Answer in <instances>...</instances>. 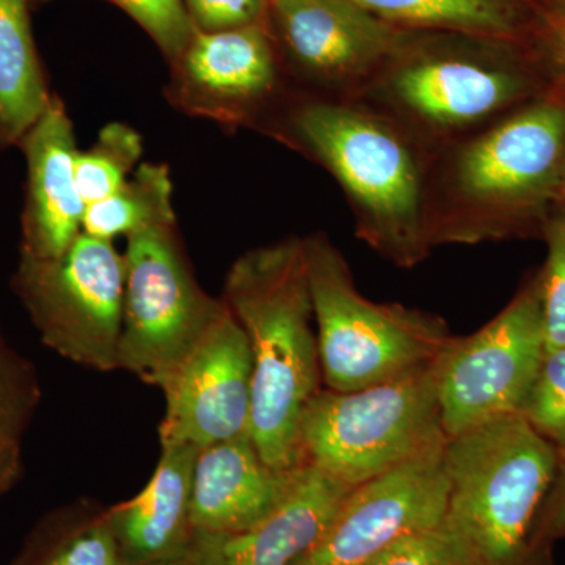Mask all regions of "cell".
Here are the masks:
<instances>
[{
	"mask_svg": "<svg viewBox=\"0 0 565 565\" xmlns=\"http://www.w3.org/2000/svg\"><path fill=\"white\" fill-rule=\"evenodd\" d=\"M552 61L559 81V90L565 93V18L555 21L552 28Z\"/></svg>",
	"mask_w": 565,
	"mask_h": 565,
	"instance_id": "1f68e13d",
	"label": "cell"
},
{
	"mask_svg": "<svg viewBox=\"0 0 565 565\" xmlns=\"http://www.w3.org/2000/svg\"><path fill=\"white\" fill-rule=\"evenodd\" d=\"M29 2L0 0V150L21 143L52 96L33 41Z\"/></svg>",
	"mask_w": 565,
	"mask_h": 565,
	"instance_id": "d6986e66",
	"label": "cell"
},
{
	"mask_svg": "<svg viewBox=\"0 0 565 565\" xmlns=\"http://www.w3.org/2000/svg\"><path fill=\"white\" fill-rule=\"evenodd\" d=\"M200 32H221L263 24L269 0H182Z\"/></svg>",
	"mask_w": 565,
	"mask_h": 565,
	"instance_id": "f1b7e54d",
	"label": "cell"
},
{
	"mask_svg": "<svg viewBox=\"0 0 565 565\" xmlns=\"http://www.w3.org/2000/svg\"><path fill=\"white\" fill-rule=\"evenodd\" d=\"M561 202L564 203L565 207V170H564V178H563V185H561Z\"/></svg>",
	"mask_w": 565,
	"mask_h": 565,
	"instance_id": "d6a6232c",
	"label": "cell"
},
{
	"mask_svg": "<svg viewBox=\"0 0 565 565\" xmlns=\"http://www.w3.org/2000/svg\"><path fill=\"white\" fill-rule=\"evenodd\" d=\"M141 137L131 126L109 122L87 151H77L74 178L82 202L92 204L106 199L128 181L140 161Z\"/></svg>",
	"mask_w": 565,
	"mask_h": 565,
	"instance_id": "603a6c76",
	"label": "cell"
},
{
	"mask_svg": "<svg viewBox=\"0 0 565 565\" xmlns=\"http://www.w3.org/2000/svg\"><path fill=\"white\" fill-rule=\"evenodd\" d=\"M28 161V189L21 217V255L55 258L82 233L87 204L74 178L77 147L65 106L51 96L46 110L18 145Z\"/></svg>",
	"mask_w": 565,
	"mask_h": 565,
	"instance_id": "9a60e30c",
	"label": "cell"
},
{
	"mask_svg": "<svg viewBox=\"0 0 565 565\" xmlns=\"http://www.w3.org/2000/svg\"><path fill=\"white\" fill-rule=\"evenodd\" d=\"M41 403L35 364L0 330V498L21 481L24 441Z\"/></svg>",
	"mask_w": 565,
	"mask_h": 565,
	"instance_id": "7402d4cb",
	"label": "cell"
},
{
	"mask_svg": "<svg viewBox=\"0 0 565 565\" xmlns=\"http://www.w3.org/2000/svg\"><path fill=\"white\" fill-rule=\"evenodd\" d=\"M352 489L303 462L288 494L263 522L226 537V565H292L322 537Z\"/></svg>",
	"mask_w": 565,
	"mask_h": 565,
	"instance_id": "ac0fdd59",
	"label": "cell"
},
{
	"mask_svg": "<svg viewBox=\"0 0 565 565\" xmlns=\"http://www.w3.org/2000/svg\"><path fill=\"white\" fill-rule=\"evenodd\" d=\"M557 460L556 446L516 414L446 440L444 525L478 565H555L535 544V526Z\"/></svg>",
	"mask_w": 565,
	"mask_h": 565,
	"instance_id": "277c9868",
	"label": "cell"
},
{
	"mask_svg": "<svg viewBox=\"0 0 565 565\" xmlns=\"http://www.w3.org/2000/svg\"><path fill=\"white\" fill-rule=\"evenodd\" d=\"M565 93L527 104L456 148L429 181L430 244L503 239L561 199Z\"/></svg>",
	"mask_w": 565,
	"mask_h": 565,
	"instance_id": "7a4b0ae2",
	"label": "cell"
},
{
	"mask_svg": "<svg viewBox=\"0 0 565 565\" xmlns=\"http://www.w3.org/2000/svg\"><path fill=\"white\" fill-rule=\"evenodd\" d=\"M118 370L161 386L222 308L193 277L177 221L129 234Z\"/></svg>",
	"mask_w": 565,
	"mask_h": 565,
	"instance_id": "ba28073f",
	"label": "cell"
},
{
	"mask_svg": "<svg viewBox=\"0 0 565 565\" xmlns=\"http://www.w3.org/2000/svg\"><path fill=\"white\" fill-rule=\"evenodd\" d=\"M516 415L557 449H565V348L545 352Z\"/></svg>",
	"mask_w": 565,
	"mask_h": 565,
	"instance_id": "cb8c5ba5",
	"label": "cell"
},
{
	"mask_svg": "<svg viewBox=\"0 0 565 565\" xmlns=\"http://www.w3.org/2000/svg\"><path fill=\"white\" fill-rule=\"evenodd\" d=\"M546 352L539 280L481 330L452 338L437 360L438 401L448 438L515 415Z\"/></svg>",
	"mask_w": 565,
	"mask_h": 565,
	"instance_id": "9c48e42d",
	"label": "cell"
},
{
	"mask_svg": "<svg viewBox=\"0 0 565 565\" xmlns=\"http://www.w3.org/2000/svg\"><path fill=\"white\" fill-rule=\"evenodd\" d=\"M448 440L437 362L356 392L319 390L299 423L303 462L356 487Z\"/></svg>",
	"mask_w": 565,
	"mask_h": 565,
	"instance_id": "8992f818",
	"label": "cell"
},
{
	"mask_svg": "<svg viewBox=\"0 0 565 565\" xmlns=\"http://www.w3.org/2000/svg\"><path fill=\"white\" fill-rule=\"evenodd\" d=\"M222 300L250 345L253 444L275 470H296L303 463L300 416L322 382L303 239L244 253L226 274Z\"/></svg>",
	"mask_w": 565,
	"mask_h": 565,
	"instance_id": "6da1fadb",
	"label": "cell"
},
{
	"mask_svg": "<svg viewBox=\"0 0 565 565\" xmlns=\"http://www.w3.org/2000/svg\"><path fill=\"white\" fill-rule=\"evenodd\" d=\"M297 468L275 470L250 434L200 449L192 479L193 531L232 537L252 530L288 494Z\"/></svg>",
	"mask_w": 565,
	"mask_h": 565,
	"instance_id": "2e32d148",
	"label": "cell"
},
{
	"mask_svg": "<svg viewBox=\"0 0 565 565\" xmlns=\"http://www.w3.org/2000/svg\"><path fill=\"white\" fill-rule=\"evenodd\" d=\"M252 386L247 334L223 302L191 352L159 386L166 397L161 444L202 449L250 434Z\"/></svg>",
	"mask_w": 565,
	"mask_h": 565,
	"instance_id": "8fae6325",
	"label": "cell"
},
{
	"mask_svg": "<svg viewBox=\"0 0 565 565\" xmlns=\"http://www.w3.org/2000/svg\"><path fill=\"white\" fill-rule=\"evenodd\" d=\"M363 565H478L473 553L444 525L412 533Z\"/></svg>",
	"mask_w": 565,
	"mask_h": 565,
	"instance_id": "484cf974",
	"label": "cell"
},
{
	"mask_svg": "<svg viewBox=\"0 0 565 565\" xmlns=\"http://www.w3.org/2000/svg\"><path fill=\"white\" fill-rule=\"evenodd\" d=\"M559 451V460L552 489L546 494L537 526H535V544L539 548L553 552L555 542L565 539V449Z\"/></svg>",
	"mask_w": 565,
	"mask_h": 565,
	"instance_id": "f546056e",
	"label": "cell"
},
{
	"mask_svg": "<svg viewBox=\"0 0 565 565\" xmlns=\"http://www.w3.org/2000/svg\"><path fill=\"white\" fill-rule=\"evenodd\" d=\"M289 136L340 182L356 236L403 269L429 255V181L415 137L348 99H315L289 115Z\"/></svg>",
	"mask_w": 565,
	"mask_h": 565,
	"instance_id": "3957f363",
	"label": "cell"
},
{
	"mask_svg": "<svg viewBox=\"0 0 565 565\" xmlns=\"http://www.w3.org/2000/svg\"><path fill=\"white\" fill-rule=\"evenodd\" d=\"M11 288L46 348L88 370H118L125 256L111 241L82 232L55 258L21 255Z\"/></svg>",
	"mask_w": 565,
	"mask_h": 565,
	"instance_id": "52a82bcc",
	"label": "cell"
},
{
	"mask_svg": "<svg viewBox=\"0 0 565 565\" xmlns=\"http://www.w3.org/2000/svg\"><path fill=\"white\" fill-rule=\"evenodd\" d=\"M129 14L174 62L191 43L196 28L182 0H110Z\"/></svg>",
	"mask_w": 565,
	"mask_h": 565,
	"instance_id": "4316f807",
	"label": "cell"
},
{
	"mask_svg": "<svg viewBox=\"0 0 565 565\" xmlns=\"http://www.w3.org/2000/svg\"><path fill=\"white\" fill-rule=\"evenodd\" d=\"M303 247L327 390L349 393L396 381L437 362L451 343L438 316L362 296L329 237H305Z\"/></svg>",
	"mask_w": 565,
	"mask_h": 565,
	"instance_id": "5b68a950",
	"label": "cell"
},
{
	"mask_svg": "<svg viewBox=\"0 0 565 565\" xmlns=\"http://www.w3.org/2000/svg\"><path fill=\"white\" fill-rule=\"evenodd\" d=\"M173 65L172 102L215 120H244L277 87V62L263 24L196 31Z\"/></svg>",
	"mask_w": 565,
	"mask_h": 565,
	"instance_id": "5bb4252c",
	"label": "cell"
},
{
	"mask_svg": "<svg viewBox=\"0 0 565 565\" xmlns=\"http://www.w3.org/2000/svg\"><path fill=\"white\" fill-rule=\"evenodd\" d=\"M226 535L193 533L189 544L163 565H226Z\"/></svg>",
	"mask_w": 565,
	"mask_h": 565,
	"instance_id": "4dcf8cb0",
	"label": "cell"
},
{
	"mask_svg": "<svg viewBox=\"0 0 565 565\" xmlns=\"http://www.w3.org/2000/svg\"><path fill=\"white\" fill-rule=\"evenodd\" d=\"M366 88L412 136L449 140L482 131L533 93L522 70L489 55L399 52Z\"/></svg>",
	"mask_w": 565,
	"mask_h": 565,
	"instance_id": "30bf717a",
	"label": "cell"
},
{
	"mask_svg": "<svg viewBox=\"0 0 565 565\" xmlns=\"http://www.w3.org/2000/svg\"><path fill=\"white\" fill-rule=\"evenodd\" d=\"M200 448L161 444L151 481L107 512L125 565H163L191 541L193 468Z\"/></svg>",
	"mask_w": 565,
	"mask_h": 565,
	"instance_id": "e0dca14e",
	"label": "cell"
},
{
	"mask_svg": "<svg viewBox=\"0 0 565 565\" xmlns=\"http://www.w3.org/2000/svg\"><path fill=\"white\" fill-rule=\"evenodd\" d=\"M375 18L399 29L465 33L508 40L519 31L515 0H351Z\"/></svg>",
	"mask_w": 565,
	"mask_h": 565,
	"instance_id": "ffe728a7",
	"label": "cell"
},
{
	"mask_svg": "<svg viewBox=\"0 0 565 565\" xmlns=\"http://www.w3.org/2000/svg\"><path fill=\"white\" fill-rule=\"evenodd\" d=\"M296 65L323 87L366 90L403 50L399 29L351 0H269Z\"/></svg>",
	"mask_w": 565,
	"mask_h": 565,
	"instance_id": "4fadbf2b",
	"label": "cell"
},
{
	"mask_svg": "<svg viewBox=\"0 0 565 565\" xmlns=\"http://www.w3.org/2000/svg\"><path fill=\"white\" fill-rule=\"evenodd\" d=\"M548 256L539 280L545 348H565V212L545 223Z\"/></svg>",
	"mask_w": 565,
	"mask_h": 565,
	"instance_id": "d4e9b609",
	"label": "cell"
},
{
	"mask_svg": "<svg viewBox=\"0 0 565 565\" xmlns=\"http://www.w3.org/2000/svg\"><path fill=\"white\" fill-rule=\"evenodd\" d=\"M39 565H125L107 512L71 527Z\"/></svg>",
	"mask_w": 565,
	"mask_h": 565,
	"instance_id": "83f0119b",
	"label": "cell"
},
{
	"mask_svg": "<svg viewBox=\"0 0 565 565\" xmlns=\"http://www.w3.org/2000/svg\"><path fill=\"white\" fill-rule=\"evenodd\" d=\"M445 445L353 487L322 537L292 565H363L405 535L440 525L449 492Z\"/></svg>",
	"mask_w": 565,
	"mask_h": 565,
	"instance_id": "7c38bea8",
	"label": "cell"
},
{
	"mask_svg": "<svg viewBox=\"0 0 565 565\" xmlns=\"http://www.w3.org/2000/svg\"><path fill=\"white\" fill-rule=\"evenodd\" d=\"M174 221L169 169L162 163H141L131 180L85 207L82 232L114 241L121 234L128 237L156 223Z\"/></svg>",
	"mask_w": 565,
	"mask_h": 565,
	"instance_id": "44dd1931",
	"label": "cell"
}]
</instances>
